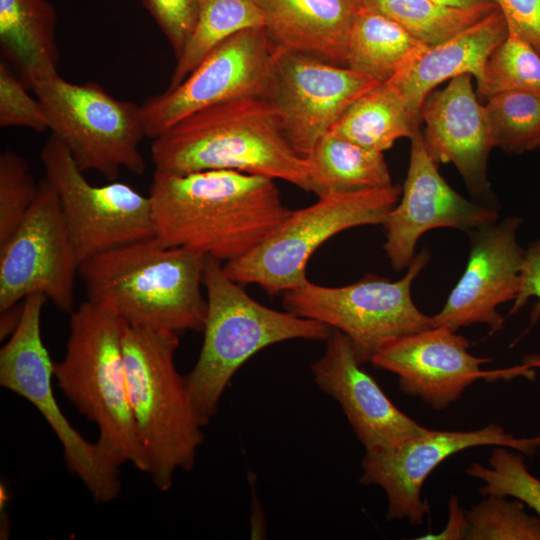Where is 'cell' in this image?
I'll list each match as a JSON object with an SVG mask.
<instances>
[{
  "label": "cell",
  "instance_id": "19",
  "mask_svg": "<svg viewBox=\"0 0 540 540\" xmlns=\"http://www.w3.org/2000/svg\"><path fill=\"white\" fill-rule=\"evenodd\" d=\"M326 342L311 365L314 382L339 403L366 452L392 450L428 429L392 403L344 333L332 329Z\"/></svg>",
  "mask_w": 540,
  "mask_h": 540
},
{
  "label": "cell",
  "instance_id": "35",
  "mask_svg": "<svg viewBox=\"0 0 540 540\" xmlns=\"http://www.w3.org/2000/svg\"><path fill=\"white\" fill-rule=\"evenodd\" d=\"M142 4L168 40L177 59L195 29L199 0H142Z\"/></svg>",
  "mask_w": 540,
  "mask_h": 540
},
{
  "label": "cell",
  "instance_id": "25",
  "mask_svg": "<svg viewBox=\"0 0 540 540\" xmlns=\"http://www.w3.org/2000/svg\"><path fill=\"white\" fill-rule=\"evenodd\" d=\"M318 197L393 185L383 152L356 144L333 130L306 157Z\"/></svg>",
  "mask_w": 540,
  "mask_h": 540
},
{
  "label": "cell",
  "instance_id": "37",
  "mask_svg": "<svg viewBox=\"0 0 540 540\" xmlns=\"http://www.w3.org/2000/svg\"><path fill=\"white\" fill-rule=\"evenodd\" d=\"M532 297L537 299V304L532 309L529 328L540 318V236L525 250L519 291L508 315L520 311Z\"/></svg>",
  "mask_w": 540,
  "mask_h": 540
},
{
  "label": "cell",
  "instance_id": "16",
  "mask_svg": "<svg viewBox=\"0 0 540 540\" xmlns=\"http://www.w3.org/2000/svg\"><path fill=\"white\" fill-rule=\"evenodd\" d=\"M376 84L348 67L275 49L274 79L268 100L278 113L289 144L300 156L307 157L347 108Z\"/></svg>",
  "mask_w": 540,
  "mask_h": 540
},
{
  "label": "cell",
  "instance_id": "40",
  "mask_svg": "<svg viewBox=\"0 0 540 540\" xmlns=\"http://www.w3.org/2000/svg\"><path fill=\"white\" fill-rule=\"evenodd\" d=\"M522 364L530 368H540V353L527 354L522 358Z\"/></svg>",
  "mask_w": 540,
  "mask_h": 540
},
{
  "label": "cell",
  "instance_id": "28",
  "mask_svg": "<svg viewBox=\"0 0 540 540\" xmlns=\"http://www.w3.org/2000/svg\"><path fill=\"white\" fill-rule=\"evenodd\" d=\"M362 4L393 20L428 46L453 37L496 8L462 9L432 0H361Z\"/></svg>",
  "mask_w": 540,
  "mask_h": 540
},
{
  "label": "cell",
  "instance_id": "3",
  "mask_svg": "<svg viewBox=\"0 0 540 540\" xmlns=\"http://www.w3.org/2000/svg\"><path fill=\"white\" fill-rule=\"evenodd\" d=\"M151 157L159 171L233 170L312 192L308 161L289 144L266 98L235 99L189 115L153 139Z\"/></svg>",
  "mask_w": 540,
  "mask_h": 540
},
{
  "label": "cell",
  "instance_id": "6",
  "mask_svg": "<svg viewBox=\"0 0 540 540\" xmlns=\"http://www.w3.org/2000/svg\"><path fill=\"white\" fill-rule=\"evenodd\" d=\"M203 285L207 292L204 338L197 362L185 376V382L206 426L217 414L231 379L253 355L291 339L326 340L332 328L260 304L224 273L221 261L208 256Z\"/></svg>",
  "mask_w": 540,
  "mask_h": 540
},
{
  "label": "cell",
  "instance_id": "13",
  "mask_svg": "<svg viewBox=\"0 0 540 540\" xmlns=\"http://www.w3.org/2000/svg\"><path fill=\"white\" fill-rule=\"evenodd\" d=\"M78 270L58 196L44 178L22 223L0 248V313L39 293L70 314Z\"/></svg>",
  "mask_w": 540,
  "mask_h": 540
},
{
  "label": "cell",
  "instance_id": "9",
  "mask_svg": "<svg viewBox=\"0 0 540 540\" xmlns=\"http://www.w3.org/2000/svg\"><path fill=\"white\" fill-rule=\"evenodd\" d=\"M429 259L427 249L422 250L397 281L372 274L340 287L308 281L284 292L282 304L286 311L344 333L364 365L386 344L432 327L431 316L423 314L411 296V285Z\"/></svg>",
  "mask_w": 540,
  "mask_h": 540
},
{
  "label": "cell",
  "instance_id": "23",
  "mask_svg": "<svg viewBox=\"0 0 540 540\" xmlns=\"http://www.w3.org/2000/svg\"><path fill=\"white\" fill-rule=\"evenodd\" d=\"M56 24L57 13L48 0H0L2 60L30 89L59 74Z\"/></svg>",
  "mask_w": 540,
  "mask_h": 540
},
{
  "label": "cell",
  "instance_id": "1",
  "mask_svg": "<svg viewBox=\"0 0 540 540\" xmlns=\"http://www.w3.org/2000/svg\"><path fill=\"white\" fill-rule=\"evenodd\" d=\"M274 181L233 170H155L148 195L154 235L221 262L238 259L291 213Z\"/></svg>",
  "mask_w": 540,
  "mask_h": 540
},
{
  "label": "cell",
  "instance_id": "22",
  "mask_svg": "<svg viewBox=\"0 0 540 540\" xmlns=\"http://www.w3.org/2000/svg\"><path fill=\"white\" fill-rule=\"evenodd\" d=\"M508 33L505 17L496 8L446 41L429 46L410 68L389 81L399 87L410 110L421 118L425 98L442 82L469 74L479 84L488 58Z\"/></svg>",
  "mask_w": 540,
  "mask_h": 540
},
{
  "label": "cell",
  "instance_id": "8",
  "mask_svg": "<svg viewBox=\"0 0 540 540\" xmlns=\"http://www.w3.org/2000/svg\"><path fill=\"white\" fill-rule=\"evenodd\" d=\"M49 120V130L83 172L115 181L122 168L136 175L146 164L139 145L145 137L141 106L117 99L95 82L72 83L59 74L32 88Z\"/></svg>",
  "mask_w": 540,
  "mask_h": 540
},
{
  "label": "cell",
  "instance_id": "31",
  "mask_svg": "<svg viewBox=\"0 0 540 540\" xmlns=\"http://www.w3.org/2000/svg\"><path fill=\"white\" fill-rule=\"evenodd\" d=\"M466 511V540H540V516L514 498L487 495Z\"/></svg>",
  "mask_w": 540,
  "mask_h": 540
},
{
  "label": "cell",
  "instance_id": "5",
  "mask_svg": "<svg viewBox=\"0 0 540 540\" xmlns=\"http://www.w3.org/2000/svg\"><path fill=\"white\" fill-rule=\"evenodd\" d=\"M125 323L90 301L70 313L64 357L54 362L57 386L98 428L96 443L118 467L148 472L129 402L122 336Z\"/></svg>",
  "mask_w": 540,
  "mask_h": 540
},
{
  "label": "cell",
  "instance_id": "15",
  "mask_svg": "<svg viewBox=\"0 0 540 540\" xmlns=\"http://www.w3.org/2000/svg\"><path fill=\"white\" fill-rule=\"evenodd\" d=\"M470 342L446 326H435L398 338L377 351L373 367L398 376L404 394L420 398L435 410H444L458 401L463 392L480 379L511 380L535 378V370L525 364L485 371L491 358L469 353Z\"/></svg>",
  "mask_w": 540,
  "mask_h": 540
},
{
  "label": "cell",
  "instance_id": "39",
  "mask_svg": "<svg viewBox=\"0 0 540 540\" xmlns=\"http://www.w3.org/2000/svg\"><path fill=\"white\" fill-rule=\"evenodd\" d=\"M444 6L462 9L495 8V0H432Z\"/></svg>",
  "mask_w": 540,
  "mask_h": 540
},
{
  "label": "cell",
  "instance_id": "17",
  "mask_svg": "<svg viewBox=\"0 0 540 540\" xmlns=\"http://www.w3.org/2000/svg\"><path fill=\"white\" fill-rule=\"evenodd\" d=\"M429 155L420 130L411 138L410 162L401 198L384 226V251L395 271L409 266L422 234L449 227L470 232L498 221L491 206L473 203L452 189Z\"/></svg>",
  "mask_w": 540,
  "mask_h": 540
},
{
  "label": "cell",
  "instance_id": "12",
  "mask_svg": "<svg viewBox=\"0 0 540 540\" xmlns=\"http://www.w3.org/2000/svg\"><path fill=\"white\" fill-rule=\"evenodd\" d=\"M275 48L263 27L244 29L215 47L175 88L141 106L145 135L155 139L189 115L272 90Z\"/></svg>",
  "mask_w": 540,
  "mask_h": 540
},
{
  "label": "cell",
  "instance_id": "34",
  "mask_svg": "<svg viewBox=\"0 0 540 540\" xmlns=\"http://www.w3.org/2000/svg\"><path fill=\"white\" fill-rule=\"evenodd\" d=\"M16 72L0 61V126L25 127L42 133L49 130V120L41 101L33 98Z\"/></svg>",
  "mask_w": 540,
  "mask_h": 540
},
{
  "label": "cell",
  "instance_id": "7",
  "mask_svg": "<svg viewBox=\"0 0 540 540\" xmlns=\"http://www.w3.org/2000/svg\"><path fill=\"white\" fill-rule=\"evenodd\" d=\"M402 193L399 185L318 197L291 211L280 226L246 255L223 264L224 273L240 285L257 284L270 295L296 289L309 280L312 254L339 232L362 225L384 224Z\"/></svg>",
  "mask_w": 540,
  "mask_h": 540
},
{
  "label": "cell",
  "instance_id": "2",
  "mask_svg": "<svg viewBox=\"0 0 540 540\" xmlns=\"http://www.w3.org/2000/svg\"><path fill=\"white\" fill-rule=\"evenodd\" d=\"M205 255L156 237L94 256L79 266L88 301L125 324L175 333L202 332Z\"/></svg>",
  "mask_w": 540,
  "mask_h": 540
},
{
  "label": "cell",
  "instance_id": "36",
  "mask_svg": "<svg viewBox=\"0 0 540 540\" xmlns=\"http://www.w3.org/2000/svg\"><path fill=\"white\" fill-rule=\"evenodd\" d=\"M512 32L540 55V0H495Z\"/></svg>",
  "mask_w": 540,
  "mask_h": 540
},
{
  "label": "cell",
  "instance_id": "11",
  "mask_svg": "<svg viewBox=\"0 0 540 540\" xmlns=\"http://www.w3.org/2000/svg\"><path fill=\"white\" fill-rule=\"evenodd\" d=\"M40 160L45 179L58 196L79 266L104 252L155 236L149 196L116 180L92 185L53 135L44 143Z\"/></svg>",
  "mask_w": 540,
  "mask_h": 540
},
{
  "label": "cell",
  "instance_id": "33",
  "mask_svg": "<svg viewBox=\"0 0 540 540\" xmlns=\"http://www.w3.org/2000/svg\"><path fill=\"white\" fill-rule=\"evenodd\" d=\"M26 159L13 151L0 155V248L27 215L37 193Z\"/></svg>",
  "mask_w": 540,
  "mask_h": 540
},
{
  "label": "cell",
  "instance_id": "38",
  "mask_svg": "<svg viewBox=\"0 0 540 540\" xmlns=\"http://www.w3.org/2000/svg\"><path fill=\"white\" fill-rule=\"evenodd\" d=\"M467 529L466 510L462 508L457 496L452 495L448 501V520L439 533H428L418 537L419 540H460L465 539Z\"/></svg>",
  "mask_w": 540,
  "mask_h": 540
},
{
  "label": "cell",
  "instance_id": "26",
  "mask_svg": "<svg viewBox=\"0 0 540 540\" xmlns=\"http://www.w3.org/2000/svg\"><path fill=\"white\" fill-rule=\"evenodd\" d=\"M421 122L399 87L386 81L357 98L331 130L365 148L384 152L400 138L411 139Z\"/></svg>",
  "mask_w": 540,
  "mask_h": 540
},
{
  "label": "cell",
  "instance_id": "27",
  "mask_svg": "<svg viewBox=\"0 0 540 540\" xmlns=\"http://www.w3.org/2000/svg\"><path fill=\"white\" fill-rule=\"evenodd\" d=\"M259 0H199L197 23L177 58L167 89L178 86L219 44L248 28L263 27Z\"/></svg>",
  "mask_w": 540,
  "mask_h": 540
},
{
  "label": "cell",
  "instance_id": "4",
  "mask_svg": "<svg viewBox=\"0 0 540 540\" xmlns=\"http://www.w3.org/2000/svg\"><path fill=\"white\" fill-rule=\"evenodd\" d=\"M178 333L125 324L122 351L130 407L154 486L168 491L179 470L190 471L205 426L175 364Z\"/></svg>",
  "mask_w": 540,
  "mask_h": 540
},
{
  "label": "cell",
  "instance_id": "24",
  "mask_svg": "<svg viewBox=\"0 0 540 540\" xmlns=\"http://www.w3.org/2000/svg\"><path fill=\"white\" fill-rule=\"evenodd\" d=\"M428 47L393 20L363 5L348 35L346 67L382 83L405 72Z\"/></svg>",
  "mask_w": 540,
  "mask_h": 540
},
{
  "label": "cell",
  "instance_id": "18",
  "mask_svg": "<svg viewBox=\"0 0 540 540\" xmlns=\"http://www.w3.org/2000/svg\"><path fill=\"white\" fill-rule=\"evenodd\" d=\"M520 217H508L469 233L470 252L466 268L450 292L444 307L431 316L432 327L457 331L475 323L487 324L490 334L501 330L505 317L497 307L514 301L520 286L525 255L516 233Z\"/></svg>",
  "mask_w": 540,
  "mask_h": 540
},
{
  "label": "cell",
  "instance_id": "29",
  "mask_svg": "<svg viewBox=\"0 0 540 540\" xmlns=\"http://www.w3.org/2000/svg\"><path fill=\"white\" fill-rule=\"evenodd\" d=\"M484 106L495 147L510 154L540 148V93H497Z\"/></svg>",
  "mask_w": 540,
  "mask_h": 540
},
{
  "label": "cell",
  "instance_id": "10",
  "mask_svg": "<svg viewBox=\"0 0 540 540\" xmlns=\"http://www.w3.org/2000/svg\"><path fill=\"white\" fill-rule=\"evenodd\" d=\"M46 299L39 293L24 299L20 321L0 350V385L36 407L61 443L69 472L97 503H109L121 492L119 467L71 425L53 392L54 361L41 335Z\"/></svg>",
  "mask_w": 540,
  "mask_h": 540
},
{
  "label": "cell",
  "instance_id": "14",
  "mask_svg": "<svg viewBox=\"0 0 540 540\" xmlns=\"http://www.w3.org/2000/svg\"><path fill=\"white\" fill-rule=\"evenodd\" d=\"M480 446H503L532 457L540 449V435L518 438L495 423L471 431L427 429L392 450L365 452L360 482L384 490L387 520L421 525L429 513L421 495L427 477L450 456Z\"/></svg>",
  "mask_w": 540,
  "mask_h": 540
},
{
  "label": "cell",
  "instance_id": "21",
  "mask_svg": "<svg viewBox=\"0 0 540 540\" xmlns=\"http://www.w3.org/2000/svg\"><path fill=\"white\" fill-rule=\"evenodd\" d=\"M275 49L346 67L347 41L361 0H259Z\"/></svg>",
  "mask_w": 540,
  "mask_h": 540
},
{
  "label": "cell",
  "instance_id": "30",
  "mask_svg": "<svg viewBox=\"0 0 540 540\" xmlns=\"http://www.w3.org/2000/svg\"><path fill=\"white\" fill-rule=\"evenodd\" d=\"M478 93L488 99L511 90L540 93V55L525 40L509 32L488 58Z\"/></svg>",
  "mask_w": 540,
  "mask_h": 540
},
{
  "label": "cell",
  "instance_id": "32",
  "mask_svg": "<svg viewBox=\"0 0 540 540\" xmlns=\"http://www.w3.org/2000/svg\"><path fill=\"white\" fill-rule=\"evenodd\" d=\"M488 463L489 466H484L472 462L465 471L483 482L479 493L516 498L540 516V479L529 472L524 455L493 446Z\"/></svg>",
  "mask_w": 540,
  "mask_h": 540
},
{
  "label": "cell",
  "instance_id": "20",
  "mask_svg": "<svg viewBox=\"0 0 540 540\" xmlns=\"http://www.w3.org/2000/svg\"><path fill=\"white\" fill-rule=\"evenodd\" d=\"M420 114L426 125L423 141L431 158L437 164L452 163L470 192L488 201L492 199L487 162L495 145L471 75L452 78L444 89L432 91Z\"/></svg>",
  "mask_w": 540,
  "mask_h": 540
}]
</instances>
